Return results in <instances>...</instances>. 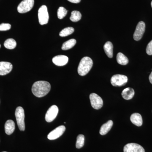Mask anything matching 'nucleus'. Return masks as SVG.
Wrapping results in <instances>:
<instances>
[{
  "label": "nucleus",
  "instance_id": "7c9ffc66",
  "mask_svg": "<svg viewBox=\"0 0 152 152\" xmlns=\"http://www.w3.org/2000/svg\"><path fill=\"white\" fill-rule=\"evenodd\" d=\"M0 48H1V45H0Z\"/></svg>",
  "mask_w": 152,
  "mask_h": 152
},
{
  "label": "nucleus",
  "instance_id": "a211bd4d",
  "mask_svg": "<svg viewBox=\"0 0 152 152\" xmlns=\"http://www.w3.org/2000/svg\"><path fill=\"white\" fill-rule=\"evenodd\" d=\"M104 48L107 56L110 58H113V46L112 43L110 42H107L104 45Z\"/></svg>",
  "mask_w": 152,
  "mask_h": 152
},
{
  "label": "nucleus",
  "instance_id": "39448f33",
  "mask_svg": "<svg viewBox=\"0 0 152 152\" xmlns=\"http://www.w3.org/2000/svg\"><path fill=\"white\" fill-rule=\"evenodd\" d=\"M39 23L41 25L47 24L48 22L49 16L48 8L45 5H43L38 11Z\"/></svg>",
  "mask_w": 152,
  "mask_h": 152
},
{
  "label": "nucleus",
  "instance_id": "4be33fe9",
  "mask_svg": "<svg viewBox=\"0 0 152 152\" xmlns=\"http://www.w3.org/2000/svg\"><path fill=\"white\" fill-rule=\"evenodd\" d=\"M82 15L80 12L77 11H74L72 12L70 19L72 21L77 22L81 20Z\"/></svg>",
  "mask_w": 152,
  "mask_h": 152
},
{
  "label": "nucleus",
  "instance_id": "2f4dec72",
  "mask_svg": "<svg viewBox=\"0 0 152 152\" xmlns=\"http://www.w3.org/2000/svg\"></svg>",
  "mask_w": 152,
  "mask_h": 152
},
{
  "label": "nucleus",
  "instance_id": "1a4fd4ad",
  "mask_svg": "<svg viewBox=\"0 0 152 152\" xmlns=\"http://www.w3.org/2000/svg\"><path fill=\"white\" fill-rule=\"evenodd\" d=\"M58 108L57 106H52L47 111L46 114L45 119L47 122H51L56 118L58 113Z\"/></svg>",
  "mask_w": 152,
  "mask_h": 152
},
{
  "label": "nucleus",
  "instance_id": "f8f14e48",
  "mask_svg": "<svg viewBox=\"0 0 152 152\" xmlns=\"http://www.w3.org/2000/svg\"><path fill=\"white\" fill-rule=\"evenodd\" d=\"M13 66L11 63L8 62H0V75H7L12 69Z\"/></svg>",
  "mask_w": 152,
  "mask_h": 152
},
{
  "label": "nucleus",
  "instance_id": "9d476101",
  "mask_svg": "<svg viewBox=\"0 0 152 152\" xmlns=\"http://www.w3.org/2000/svg\"><path fill=\"white\" fill-rule=\"evenodd\" d=\"M65 130L66 127L65 126H59L49 133L48 136V139L50 140H55L58 138L62 135Z\"/></svg>",
  "mask_w": 152,
  "mask_h": 152
},
{
  "label": "nucleus",
  "instance_id": "dca6fc26",
  "mask_svg": "<svg viewBox=\"0 0 152 152\" xmlns=\"http://www.w3.org/2000/svg\"><path fill=\"white\" fill-rule=\"evenodd\" d=\"M113 124V123L111 120H110L106 124H104L101 127L99 131L100 134L102 135H104L107 134V133L111 129Z\"/></svg>",
  "mask_w": 152,
  "mask_h": 152
},
{
  "label": "nucleus",
  "instance_id": "cd10ccee",
  "mask_svg": "<svg viewBox=\"0 0 152 152\" xmlns=\"http://www.w3.org/2000/svg\"><path fill=\"white\" fill-rule=\"evenodd\" d=\"M68 1L71 3H75V4H77L81 1V0H68Z\"/></svg>",
  "mask_w": 152,
  "mask_h": 152
},
{
  "label": "nucleus",
  "instance_id": "c756f323",
  "mask_svg": "<svg viewBox=\"0 0 152 152\" xmlns=\"http://www.w3.org/2000/svg\"><path fill=\"white\" fill-rule=\"evenodd\" d=\"M151 7H152V1L151 2Z\"/></svg>",
  "mask_w": 152,
  "mask_h": 152
},
{
  "label": "nucleus",
  "instance_id": "423d86ee",
  "mask_svg": "<svg viewBox=\"0 0 152 152\" xmlns=\"http://www.w3.org/2000/svg\"><path fill=\"white\" fill-rule=\"evenodd\" d=\"M127 82V77L124 75H115L111 79V84L115 87L122 86L126 85Z\"/></svg>",
  "mask_w": 152,
  "mask_h": 152
},
{
  "label": "nucleus",
  "instance_id": "2eb2a0df",
  "mask_svg": "<svg viewBox=\"0 0 152 152\" xmlns=\"http://www.w3.org/2000/svg\"><path fill=\"white\" fill-rule=\"evenodd\" d=\"M15 128V123L12 120H9L7 121L5 124V131L7 135H11L14 132Z\"/></svg>",
  "mask_w": 152,
  "mask_h": 152
},
{
  "label": "nucleus",
  "instance_id": "0eeeda50",
  "mask_svg": "<svg viewBox=\"0 0 152 152\" xmlns=\"http://www.w3.org/2000/svg\"><path fill=\"white\" fill-rule=\"evenodd\" d=\"M90 99L92 107L96 110L101 109L103 105V101L99 95L92 93L90 95Z\"/></svg>",
  "mask_w": 152,
  "mask_h": 152
},
{
  "label": "nucleus",
  "instance_id": "f03ea898",
  "mask_svg": "<svg viewBox=\"0 0 152 152\" xmlns=\"http://www.w3.org/2000/svg\"><path fill=\"white\" fill-rule=\"evenodd\" d=\"M92 60L88 57H85L81 60L78 67V73L80 75H86L92 67Z\"/></svg>",
  "mask_w": 152,
  "mask_h": 152
},
{
  "label": "nucleus",
  "instance_id": "f3484780",
  "mask_svg": "<svg viewBox=\"0 0 152 152\" xmlns=\"http://www.w3.org/2000/svg\"><path fill=\"white\" fill-rule=\"evenodd\" d=\"M134 94V91L133 88H127L123 91L121 95L124 99L128 100L132 99Z\"/></svg>",
  "mask_w": 152,
  "mask_h": 152
},
{
  "label": "nucleus",
  "instance_id": "4468645a",
  "mask_svg": "<svg viewBox=\"0 0 152 152\" xmlns=\"http://www.w3.org/2000/svg\"><path fill=\"white\" fill-rule=\"evenodd\" d=\"M130 120L132 123L137 126H141L142 124L143 121L141 115L138 113L132 114Z\"/></svg>",
  "mask_w": 152,
  "mask_h": 152
},
{
  "label": "nucleus",
  "instance_id": "412c9836",
  "mask_svg": "<svg viewBox=\"0 0 152 152\" xmlns=\"http://www.w3.org/2000/svg\"><path fill=\"white\" fill-rule=\"evenodd\" d=\"M4 46L6 48L12 50L15 49L16 47L17 42L14 39H9L4 42Z\"/></svg>",
  "mask_w": 152,
  "mask_h": 152
},
{
  "label": "nucleus",
  "instance_id": "a878e982",
  "mask_svg": "<svg viewBox=\"0 0 152 152\" xmlns=\"http://www.w3.org/2000/svg\"><path fill=\"white\" fill-rule=\"evenodd\" d=\"M11 25L9 23H3L0 25V31H8L10 29Z\"/></svg>",
  "mask_w": 152,
  "mask_h": 152
},
{
  "label": "nucleus",
  "instance_id": "7ed1b4c3",
  "mask_svg": "<svg viewBox=\"0 0 152 152\" xmlns=\"http://www.w3.org/2000/svg\"><path fill=\"white\" fill-rule=\"evenodd\" d=\"M16 118L19 129L21 131L25 130V112L23 108L21 107H18L16 109L15 113Z\"/></svg>",
  "mask_w": 152,
  "mask_h": 152
},
{
  "label": "nucleus",
  "instance_id": "393cba45",
  "mask_svg": "<svg viewBox=\"0 0 152 152\" xmlns=\"http://www.w3.org/2000/svg\"><path fill=\"white\" fill-rule=\"evenodd\" d=\"M67 14V11L65 8L63 7H60L58 9L57 12V15L59 19H62L66 16Z\"/></svg>",
  "mask_w": 152,
  "mask_h": 152
},
{
  "label": "nucleus",
  "instance_id": "ddd939ff",
  "mask_svg": "<svg viewBox=\"0 0 152 152\" xmlns=\"http://www.w3.org/2000/svg\"><path fill=\"white\" fill-rule=\"evenodd\" d=\"M69 61V58L67 56L64 55H59L56 56L53 58V62L56 65L64 66Z\"/></svg>",
  "mask_w": 152,
  "mask_h": 152
},
{
  "label": "nucleus",
  "instance_id": "5701e85b",
  "mask_svg": "<svg viewBox=\"0 0 152 152\" xmlns=\"http://www.w3.org/2000/svg\"><path fill=\"white\" fill-rule=\"evenodd\" d=\"M74 31H75V29L74 28L71 27L65 28L60 32L59 35L61 37H67V36L72 34L74 32Z\"/></svg>",
  "mask_w": 152,
  "mask_h": 152
},
{
  "label": "nucleus",
  "instance_id": "b1692460",
  "mask_svg": "<svg viewBox=\"0 0 152 152\" xmlns=\"http://www.w3.org/2000/svg\"><path fill=\"white\" fill-rule=\"evenodd\" d=\"M85 143V137L83 135L80 134L77 137L76 147L77 149H80L83 146Z\"/></svg>",
  "mask_w": 152,
  "mask_h": 152
},
{
  "label": "nucleus",
  "instance_id": "bb28decb",
  "mask_svg": "<svg viewBox=\"0 0 152 152\" xmlns=\"http://www.w3.org/2000/svg\"><path fill=\"white\" fill-rule=\"evenodd\" d=\"M146 51L147 54L150 56L152 55V40L147 45Z\"/></svg>",
  "mask_w": 152,
  "mask_h": 152
},
{
  "label": "nucleus",
  "instance_id": "6e6552de",
  "mask_svg": "<svg viewBox=\"0 0 152 152\" xmlns=\"http://www.w3.org/2000/svg\"><path fill=\"white\" fill-rule=\"evenodd\" d=\"M145 30V24L143 21L139 22L136 27L133 37L137 41H140L142 37Z\"/></svg>",
  "mask_w": 152,
  "mask_h": 152
},
{
  "label": "nucleus",
  "instance_id": "c85d7f7f",
  "mask_svg": "<svg viewBox=\"0 0 152 152\" xmlns=\"http://www.w3.org/2000/svg\"><path fill=\"white\" fill-rule=\"evenodd\" d=\"M149 79L150 83L152 84V72H151V74H150Z\"/></svg>",
  "mask_w": 152,
  "mask_h": 152
},
{
  "label": "nucleus",
  "instance_id": "9b49d317",
  "mask_svg": "<svg viewBox=\"0 0 152 152\" xmlns=\"http://www.w3.org/2000/svg\"><path fill=\"white\" fill-rule=\"evenodd\" d=\"M124 152H145L144 148L138 144L131 143L126 145L124 147Z\"/></svg>",
  "mask_w": 152,
  "mask_h": 152
},
{
  "label": "nucleus",
  "instance_id": "aec40b11",
  "mask_svg": "<svg viewBox=\"0 0 152 152\" xmlns=\"http://www.w3.org/2000/svg\"><path fill=\"white\" fill-rule=\"evenodd\" d=\"M76 42H77L75 39H71L65 42L63 44L61 48L62 50H66L72 48L76 45Z\"/></svg>",
  "mask_w": 152,
  "mask_h": 152
},
{
  "label": "nucleus",
  "instance_id": "f257e3e1",
  "mask_svg": "<svg viewBox=\"0 0 152 152\" xmlns=\"http://www.w3.org/2000/svg\"><path fill=\"white\" fill-rule=\"evenodd\" d=\"M51 90V85L45 81H39L35 82L32 87L33 94L38 98L42 97L48 94Z\"/></svg>",
  "mask_w": 152,
  "mask_h": 152
},
{
  "label": "nucleus",
  "instance_id": "6ab92c4d",
  "mask_svg": "<svg viewBox=\"0 0 152 152\" xmlns=\"http://www.w3.org/2000/svg\"><path fill=\"white\" fill-rule=\"evenodd\" d=\"M117 62L122 65H126L129 63V59L122 53H119L117 56Z\"/></svg>",
  "mask_w": 152,
  "mask_h": 152
},
{
  "label": "nucleus",
  "instance_id": "20e7f679",
  "mask_svg": "<svg viewBox=\"0 0 152 152\" xmlns=\"http://www.w3.org/2000/svg\"><path fill=\"white\" fill-rule=\"evenodd\" d=\"M34 4V0H23L18 6V12L22 14L29 12L33 8Z\"/></svg>",
  "mask_w": 152,
  "mask_h": 152
}]
</instances>
